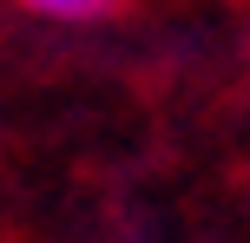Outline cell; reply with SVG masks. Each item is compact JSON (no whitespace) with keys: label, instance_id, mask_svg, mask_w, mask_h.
Masks as SVG:
<instances>
[{"label":"cell","instance_id":"1","mask_svg":"<svg viewBox=\"0 0 250 243\" xmlns=\"http://www.w3.org/2000/svg\"><path fill=\"white\" fill-rule=\"evenodd\" d=\"M33 13H53V20H92V13H112L119 0H20Z\"/></svg>","mask_w":250,"mask_h":243}]
</instances>
